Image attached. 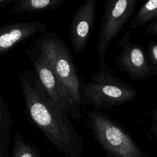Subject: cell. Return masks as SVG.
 <instances>
[{"mask_svg":"<svg viewBox=\"0 0 157 157\" xmlns=\"http://www.w3.org/2000/svg\"><path fill=\"white\" fill-rule=\"evenodd\" d=\"M18 77L30 121L58 150L68 157H82L83 139L69 115L48 96L34 70H23Z\"/></svg>","mask_w":157,"mask_h":157,"instance_id":"6da1fadb","label":"cell"},{"mask_svg":"<svg viewBox=\"0 0 157 157\" xmlns=\"http://www.w3.org/2000/svg\"><path fill=\"white\" fill-rule=\"evenodd\" d=\"M137 91L106 69H101L83 83L80 90V105H91L95 110L111 109L132 101Z\"/></svg>","mask_w":157,"mask_h":157,"instance_id":"7a4b0ae2","label":"cell"},{"mask_svg":"<svg viewBox=\"0 0 157 157\" xmlns=\"http://www.w3.org/2000/svg\"><path fill=\"white\" fill-rule=\"evenodd\" d=\"M33 45L46 56L72 98L81 107L80 90L83 82L63 39L57 34L47 31L40 34Z\"/></svg>","mask_w":157,"mask_h":157,"instance_id":"3957f363","label":"cell"},{"mask_svg":"<svg viewBox=\"0 0 157 157\" xmlns=\"http://www.w3.org/2000/svg\"><path fill=\"white\" fill-rule=\"evenodd\" d=\"M86 117L93 135L105 150L118 157H140L132 139L109 115L94 109Z\"/></svg>","mask_w":157,"mask_h":157,"instance_id":"277c9868","label":"cell"},{"mask_svg":"<svg viewBox=\"0 0 157 157\" xmlns=\"http://www.w3.org/2000/svg\"><path fill=\"white\" fill-rule=\"evenodd\" d=\"M25 53L32 63L34 71L48 96L69 117L78 121H80L81 107L72 98L46 56L33 45L27 47Z\"/></svg>","mask_w":157,"mask_h":157,"instance_id":"5b68a950","label":"cell"},{"mask_svg":"<svg viewBox=\"0 0 157 157\" xmlns=\"http://www.w3.org/2000/svg\"><path fill=\"white\" fill-rule=\"evenodd\" d=\"M138 0H107L98 34L96 50L101 69H107L105 55L112 41L134 13Z\"/></svg>","mask_w":157,"mask_h":157,"instance_id":"8992f818","label":"cell"},{"mask_svg":"<svg viewBox=\"0 0 157 157\" xmlns=\"http://www.w3.org/2000/svg\"><path fill=\"white\" fill-rule=\"evenodd\" d=\"M130 33L131 30H127L120 38L118 45L121 52L114 59V63L132 80H142L157 75L145 48L139 44L131 42Z\"/></svg>","mask_w":157,"mask_h":157,"instance_id":"52a82bcc","label":"cell"},{"mask_svg":"<svg viewBox=\"0 0 157 157\" xmlns=\"http://www.w3.org/2000/svg\"><path fill=\"white\" fill-rule=\"evenodd\" d=\"M96 0H86L78 8L70 23L69 34L74 51L80 53L86 48L96 21Z\"/></svg>","mask_w":157,"mask_h":157,"instance_id":"ba28073f","label":"cell"},{"mask_svg":"<svg viewBox=\"0 0 157 157\" xmlns=\"http://www.w3.org/2000/svg\"><path fill=\"white\" fill-rule=\"evenodd\" d=\"M47 32L40 21L15 22L0 26V55L38 34Z\"/></svg>","mask_w":157,"mask_h":157,"instance_id":"9c48e42d","label":"cell"},{"mask_svg":"<svg viewBox=\"0 0 157 157\" xmlns=\"http://www.w3.org/2000/svg\"><path fill=\"white\" fill-rule=\"evenodd\" d=\"M66 1V0H17L14 2L9 15L53 10L62 6Z\"/></svg>","mask_w":157,"mask_h":157,"instance_id":"30bf717a","label":"cell"},{"mask_svg":"<svg viewBox=\"0 0 157 157\" xmlns=\"http://www.w3.org/2000/svg\"><path fill=\"white\" fill-rule=\"evenodd\" d=\"M157 19V0L146 1L129 23V30L144 26Z\"/></svg>","mask_w":157,"mask_h":157,"instance_id":"8fae6325","label":"cell"},{"mask_svg":"<svg viewBox=\"0 0 157 157\" xmlns=\"http://www.w3.org/2000/svg\"><path fill=\"white\" fill-rule=\"evenodd\" d=\"M40 151L34 145L26 142L23 136L15 131L12 153L10 157H40Z\"/></svg>","mask_w":157,"mask_h":157,"instance_id":"7c38bea8","label":"cell"},{"mask_svg":"<svg viewBox=\"0 0 157 157\" xmlns=\"http://www.w3.org/2000/svg\"><path fill=\"white\" fill-rule=\"evenodd\" d=\"M13 119L0 93V142H11Z\"/></svg>","mask_w":157,"mask_h":157,"instance_id":"4fadbf2b","label":"cell"},{"mask_svg":"<svg viewBox=\"0 0 157 157\" xmlns=\"http://www.w3.org/2000/svg\"><path fill=\"white\" fill-rule=\"evenodd\" d=\"M148 55L154 69L157 71V42H150L148 46Z\"/></svg>","mask_w":157,"mask_h":157,"instance_id":"5bb4252c","label":"cell"},{"mask_svg":"<svg viewBox=\"0 0 157 157\" xmlns=\"http://www.w3.org/2000/svg\"><path fill=\"white\" fill-rule=\"evenodd\" d=\"M11 142H0V157H10L9 146Z\"/></svg>","mask_w":157,"mask_h":157,"instance_id":"9a60e30c","label":"cell"},{"mask_svg":"<svg viewBox=\"0 0 157 157\" xmlns=\"http://www.w3.org/2000/svg\"><path fill=\"white\" fill-rule=\"evenodd\" d=\"M145 30L148 34H153L157 36V19L147 26Z\"/></svg>","mask_w":157,"mask_h":157,"instance_id":"2e32d148","label":"cell"},{"mask_svg":"<svg viewBox=\"0 0 157 157\" xmlns=\"http://www.w3.org/2000/svg\"><path fill=\"white\" fill-rule=\"evenodd\" d=\"M13 0H0V8L5 7L13 2Z\"/></svg>","mask_w":157,"mask_h":157,"instance_id":"e0dca14e","label":"cell"},{"mask_svg":"<svg viewBox=\"0 0 157 157\" xmlns=\"http://www.w3.org/2000/svg\"><path fill=\"white\" fill-rule=\"evenodd\" d=\"M155 117V121H156V127L157 128V107L155 108V112H154V115Z\"/></svg>","mask_w":157,"mask_h":157,"instance_id":"ac0fdd59","label":"cell"}]
</instances>
